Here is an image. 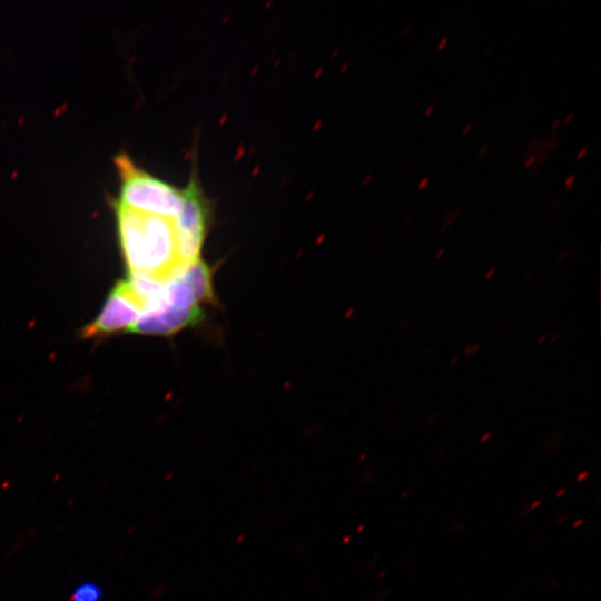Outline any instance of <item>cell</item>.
Returning <instances> with one entry per match:
<instances>
[{
	"mask_svg": "<svg viewBox=\"0 0 601 601\" xmlns=\"http://www.w3.org/2000/svg\"><path fill=\"white\" fill-rule=\"evenodd\" d=\"M443 252H444V248H441V249H440V250L437 252V254H436V258H439V257H440V255H442V254H443Z\"/></svg>",
	"mask_w": 601,
	"mask_h": 601,
	"instance_id": "cell-15",
	"label": "cell"
},
{
	"mask_svg": "<svg viewBox=\"0 0 601 601\" xmlns=\"http://www.w3.org/2000/svg\"><path fill=\"white\" fill-rule=\"evenodd\" d=\"M540 502H541V501H536V502L534 503V505L532 506V509H534L538 504H540Z\"/></svg>",
	"mask_w": 601,
	"mask_h": 601,
	"instance_id": "cell-16",
	"label": "cell"
},
{
	"mask_svg": "<svg viewBox=\"0 0 601 601\" xmlns=\"http://www.w3.org/2000/svg\"><path fill=\"white\" fill-rule=\"evenodd\" d=\"M428 183H430V178L427 176L424 177L423 179L420 180V183L417 185V189L418 190L424 189L427 186Z\"/></svg>",
	"mask_w": 601,
	"mask_h": 601,
	"instance_id": "cell-7",
	"label": "cell"
},
{
	"mask_svg": "<svg viewBox=\"0 0 601 601\" xmlns=\"http://www.w3.org/2000/svg\"><path fill=\"white\" fill-rule=\"evenodd\" d=\"M434 107L435 106L433 104L428 105L424 111V116H430L434 111Z\"/></svg>",
	"mask_w": 601,
	"mask_h": 601,
	"instance_id": "cell-10",
	"label": "cell"
},
{
	"mask_svg": "<svg viewBox=\"0 0 601 601\" xmlns=\"http://www.w3.org/2000/svg\"><path fill=\"white\" fill-rule=\"evenodd\" d=\"M114 207L130 275L165 283L194 264L180 255L173 218L127 208L116 201Z\"/></svg>",
	"mask_w": 601,
	"mask_h": 601,
	"instance_id": "cell-1",
	"label": "cell"
},
{
	"mask_svg": "<svg viewBox=\"0 0 601 601\" xmlns=\"http://www.w3.org/2000/svg\"><path fill=\"white\" fill-rule=\"evenodd\" d=\"M487 148H489V142H486V144L482 147L481 152H480V156H483L484 152H486Z\"/></svg>",
	"mask_w": 601,
	"mask_h": 601,
	"instance_id": "cell-13",
	"label": "cell"
},
{
	"mask_svg": "<svg viewBox=\"0 0 601 601\" xmlns=\"http://www.w3.org/2000/svg\"><path fill=\"white\" fill-rule=\"evenodd\" d=\"M114 160L120 177L117 204L152 215L175 217L183 189L138 168L127 154H119Z\"/></svg>",
	"mask_w": 601,
	"mask_h": 601,
	"instance_id": "cell-2",
	"label": "cell"
},
{
	"mask_svg": "<svg viewBox=\"0 0 601 601\" xmlns=\"http://www.w3.org/2000/svg\"><path fill=\"white\" fill-rule=\"evenodd\" d=\"M573 117H574V112H570V114L564 118L563 122H564L565 125L569 124V122L572 120Z\"/></svg>",
	"mask_w": 601,
	"mask_h": 601,
	"instance_id": "cell-12",
	"label": "cell"
},
{
	"mask_svg": "<svg viewBox=\"0 0 601 601\" xmlns=\"http://www.w3.org/2000/svg\"><path fill=\"white\" fill-rule=\"evenodd\" d=\"M574 181H575V175H574V174L568 176V177L565 178V181H564V188H565V189H569L570 187H572V185L574 184Z\"/></svg>",
	"mask_w": 601,
	"mask_h": 601,
	"instance_id": "cell-6",
	"label": "cell"
},
{
	"mask_svg": "<svg viewBox=\"0 0 601 601\" xmlns=\"http://www.w3.org/2000/svg\"><path fill=\"white\" fill-rule=\"evenodd\" d=\"M560 122H561V119H556L555 121H553V124L551 125V129L558 128Z\"/></svg>",
	"mask_w": 601,
	"mask_h": 601,
	"instance_id": "cell-14",
	"label": "cell"
},
{
	"mask_svg": "<svg viewBox=\"0 0 601 601\" xmlns=\"http://www.w3.org/2000/svg\"><path fill=\"white\" fill-rule=\"evenodd\" d=\"M102 589L92 582H86L75 588L70 601H101Z\"/></svg>",
	"mask_w": 601,
	"mask_h": 601,
	"instance_id": "cell-5",
	"label": "cell"
},
{
	"mask_svg": "<svg viewBox=\"0 0 601 601\" xmlns=\"http://www.w3.org/2000/svg\"><path fill=\"white\" fill-rule=\"evenodd\" d=\"M173 221L183 259L187 263L199 260L208 229L209 205L195 176L183 188L180 207Z\"/></svg>",
	"mask_w": 601,
	"mask_h": 601,
	"instance_id": "cell-3",
	"label": "cell"
},
{
	"mask_svg": "<svg viewBox=\"0 0 601 601\" xmlns=\"http://www.w3.org/2000/svg\"><path fill=\"white\" fill-rule=\"evenodd\" d=\"M588 150H589V147H588V146H584L583 148H581V149L577 152L575 158H577V159L583 158V157L587 155Z\"/></svg>",
	"mask_w": 601,
	"mask_h": 601,
	"instance_id": "cell-8",
	"label": "cell"
},
{
	"mask_svg": "<svg viewBox=\"0 0 601 601\" xmlns=\"http://www.w3.org/2000/svg\"><path fill=\"white\" fill-rule=\"evenodd\" d=\"M472 126H473L472 122L466 124L462 130V134L464 135L467 134L472 129Z\"/></svg>",
	"mask_w": 601,
	"mask_h": 601,
	"instance_id": "cell-11",
	"label": "cell"
},
{
	"mask_svg": "<svg viewBox=\"0 0 601 601\" xmlns=\"http://www.w3.org/2000/svg\"><path fill=\"white\" fill-rule=\"evenodd\" d=\"M447 43H449V38H447V37H443V38L439 41V43H437V46H436L437 50H442Z\"/></svg>",
	"mask_w": 601,
	"mask_h": 601,
	"instance_id": "cell-9",
	"label": "cell"
},
{
	"mask_svg": "<svg viewBox=\"0 0 601 601\" xmlns=\"http://www.w3.org/2000/svg\"><path fill=\"white\" fill-rule=\"evenodd\" d=\"M140 313V305L126 280L120 282L110 293L98 317L85 328L83 335L92 337L122 329L131 331Z\"/></svg>",
	"mask_w": 601,
	"mask_h": 601,
	"instance_id": "cell-4",
	"label": "cell"
}]
</instances>
